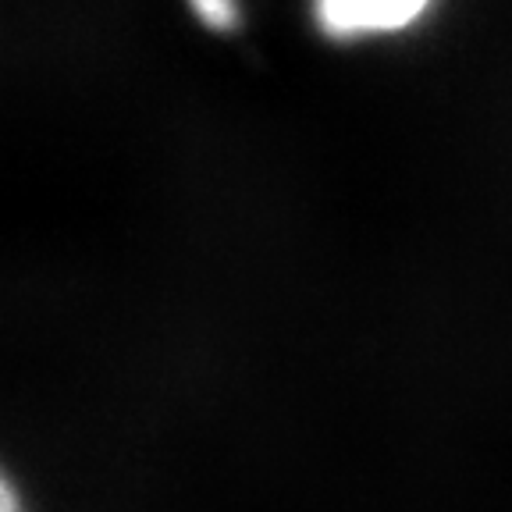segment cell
Instances as JSON below:
<instances>
[{
	"label": "cell",
	"instance_id": "cell-2",
	"mask_svg": "<svg viewBox=\"0 0 512 512\" xmlns=\"http://www.w3.org/2000/svg\"><path fill=\"white\" fill-rule=\"evenodd\" d=\"M192 11L200 15V22H207L210 29H232L239 11L235 0H192Z\"/></svg>",
	"mask_w": 512,
	"mask_h": 512
},
{
	"label": "cell",
	"instance_id": "cell-1",
	"mask_svg": "<svg viewBox=\"0 0 512 512\" xmlns=\"http://www.w3.org/2000/svg\"><path fill=\"white\" fill-rule=\"evenodd\" d=\"M427 0H317L320 29L338 40L395 32L424 15Z\"/></svg>",
	"mask_w": 512,
	"mask_h": 512
},
{
	"label": "cell",
	"instance_id": "cell-3",
	"mask_svg": "<svg viewBox=\"0 0 512 512\" xmlns=\"http://www.w3.org/2000/svg\"><path fill=\"white\" fill-rule=\"evenodd\" d=\"M4 512H25L22 509V495H18L15 480L4 477Z\"/></svg>",
	"mask_w": 512,
	"mask_h": 512
}]
</instances>
